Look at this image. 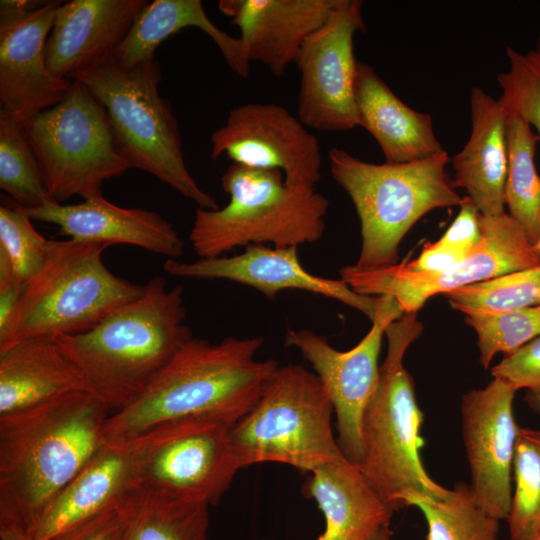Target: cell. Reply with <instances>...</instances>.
<instances>
[{
	"label": "cell",
	"mask_w": 540,
	"mask_h": 540,
	"mask_svg": "<svg viewBox=\"0 0 540 540\" xmlns=\"http://www.w3.org/2000/svg\"><path fill=\"white\" fill-rule=\"evenodd\" d=\"M444 296L467 315L498 314L540 305V265L464 286Z\"/></svg>",
	"instance_id": "1f68e13d"
},
{
	"label": "cell",
	"mask_w": 540,
	"mask_h": 540,
	"mask_svg": "<svg viewBox=\"0 0 540 540\" xmlns=\"http://www.w3.org/2000/svg\"><path fill=\"white\" fill-rule=\"evenodd\" d=\"M422 331L417 313H404L387 326L386 357L362 420V456L357 467L395 512L407 507L412 494L441 499L449 492L428 475L420 458L424 414L413 378L403 365L408 347Z\"/></svg>",
	"instance_id": "277c9868"
},
{
	"label": "cell",
	"mask_w": 540,
	"mask_h": 540,
	"mask_svg": "<svg viewBox=\"0 0 540 540\" xmlns=\"http://www.w3.org/2000/svg\"><path fill=\"white\" fill-rule=\"evenodd\" d=\"M525 399L528 405L540 414V388L528 390Z\"/></svg>",
	"instance_id": "7bdbcfd3"
},
{
	"label": "cell",
	"mask_w": 540,
	"mask_h": 540,
	"mask_svg": "<svg viewBox=\"0 0 540 540\" xmlns=\"http://www.w3.org/2000/svg\"><path fill=\"white\" fill-rule=\"evenodd\" d=\"M167 274L183 278L225 279L253 287L269 299L285 289H297L338 300L364 313L371 321L379 305V296L361 295L341 279H329L309 273L300 263L297 247L270 248L249 245L244 252L230 257L199 258L191 262L167 259Z\"/></svg>",
	"instance_id": "ac0fdd59"
},
{
	"label": "cell",
	"mask_w": 540,
	"mask_h": 540,
	"mask_svg": "<svg viewBox=\"0 0 540 540\" xmlns=\"http://www.w3.org/2000/svg\"><path fill=\"white\" fill-rule=\"evenodd\" d=\"M0 188L21 207L55 202L46 186L23 123L0 109Z\"/></svg>",
	"instance_id": "4dcf8cb0"
},
{
	"label": "cell",
	"mask_w": 540,
	"mask_h": 540,
	"mask_svg": "<svg viewBox=\"0 0 540 540\" xmlns=\"http://www.w3.org/2000/svg\"><path fill=\"white\" fill-rule=\"evenodd\" d=\"M361 7L359 0H339L301 47L297 117L308 128L341 132L358 126L353 38L366 30Z\"/></svg>",
	"instance_id": "5bb4252c"
},
{
	"label": "cell",
	"mask_w": 540,
	"mask_h": 540,
	"mask_svg": "<svg viewBox=\"0 0 540 540\" xmlns=\"http://www.w3.org/2000/svg\"><path fill=\"white\" fill-rule=\"evenodd\" d=\"M466 255L436 241L425 244L416 259L403 263L413 271L437 273L455 265Z\"/></svg>",
	"instance_id": "60d3db41"
},
{
	"label": "cell",
	"mask_w": 540,
	"mask_h": 540,
	"mask_svg": "<svg viewBox=\"0 0 540 540\" xmlns=\"http://www.w3.org/2000/svg\"><path fill=\"white\" fill-rule=\"evenodd\" d=\"M22 123L56 203L101 196L104 181L130 169L116 148L104 106L77 80L58 104Z\"/></svg>",
	"instance_id": "30bf717a"
},
{
	"label": "cell",
	"mask_w": 540,
	"mask_h": 540,
	"mask_svg": "<svg viewBox=\"0 0 540 540\" xmlns=\"http://www.w3.org/2000/svg\"><path fill=\"white\" fill-rule=\"evenodd\" d=\"M139 491L124 501L55 535L49 540H125L133 502Z\"/></svg>",
	"instance_id": "8d00e7d4"
},
{
	"label": "cell",
	"mask_w": 540,
	"mask_h": 540,
	"mask_svg": "<svg viewBox=\"0 0 540 540\" xmlns=\"http://www.w3.org/2000/svg\"><path fill=\"white\" fill-rule=\"evenodd\" d=\"M407 507L416 506L427 523V540H498L499 521L477 503L472 489L457 485L441 499L412 494Z\"/></svg>",
	"instance_id": "f546056e"
},
{
	"label": "cell",
	"mask_w": 540,
	"mask_h": 540,
	"mask_svg": "<svg viewBox=\"0 0 540 540\" xmlns=\"http://www.w3.org/2000/svg\"><path fill=\"white\" fill-rule=\"evenodd\" d=\"M506 137V205L509 215L522 226L534 245L540 238V176L534 161L539 137L528 122L514 113H507Z\"/></svg>",
	"instance_id": "83f0119b"
},
{
	"label": "cell",
	"mask_w": 540,
	"mask_h": 540,
	"mask_svg": "<svg viewBox=\"0 0 540 540\" xmlns=\"http://www.w3.org/2000/svg\"><path fill=\"white\" fill-rule=\"evenodd\" d=\"M514 492L507 518L511 540L540 533V431L519 427L513 460Z\"/></svg>",
	"instance_id": "d6a6232c"
},
{
	"label": "cell",
	"mask_w": 540,
	"mask_h": 540,
	"mask_svg": "<svg viewBox=\"0 0 540 540\" xmlns=\"http://www.w3.org/2000/svg\"><path fill=\"white\" fill-rule=\"evenodd\" d=\"M534 540H540V533L534 538Z\"/></svg>",
	"instance_id": "bcb514c9"
},
{
	"label": "cell",
	"mask_w": 540,
	"mask_h": 540,
	"mask_svg": "<svg viewBox=\"0 0 540 540\" xmlns=\"http://www.w3.org/2000/svg\"><path fill=\"white\" fill-rule=\"evenodd\" d=\"M81 390L79 373L53 338L24 339L0 351V416Z\"/></svg>",
	"instance_id": "484cf974"
},
{
	"label": "cell",
	"mask_w": 540,
	"mask_h": 540,
	"mask_svg": "<svg viewBox=\"0 0 540 540\" xmlns=\"http://www.w3.org/2000/svg\"><path fill=\"white\" fill-rule=\"evenodd\" d=\"M221 184L229 195L227 205L195 212L189 240L199 258L265 243L298 247L318 241L325 232L328 199L313 186L286 184L279 170L232 163Z\"/></svg>",
	"instance_id": "5b68a950"
},
{
	"label": "cell",
	"mask_w": 540,
	"mask_h": 540,
	"mask_svg": "<svg viewBox=\"0 0 540 540\" xmlns=\"http://www.w3.org/2000/svg\"><path fill=\"white\" fill-rule=\"evenodd\" d=\"M332 178L351 198L361 224L356 264L376 269L398 262V247L410 228L437 208L460 206L463 198L446 173L447 152L403 164H374L333 147Z\"/></svg>",
	"instance_id": "8992f818"
},
{
	"label": "cell",
	"mask_w": 540,
	"mask_h": 540,
	"mask_svg": "<svg viewBox=\"0 0 540 540\" xmlns=\"http://www.w3.org/2000/svg\"><path fill=\"white\" fill-rule=\"evenodd\" d=\"M263 343L262 337H228L219 343L192 337L140 397L108 417L104 444H126L161 424L186 418L237 422L278 367L273 359H256Z\"/></svg>",
	"instance_id": "7a4b0ae2"
},
{
	"label": "cell",
	"mask_w": 540,
	"mask_h": 540,
	"mask_svg": "<svg viewBox=\"0 0 540 540\" xmlns=\"http://www.w3.org/2000/svg\"><path fill=\"white\" fill-rule=\"evenodd\" d=\"M477 335L480 363L488 368L498 353L511 354L540 335V305L498 314L467 315Z\"/></svg>",
	"instance_id": "836d02e7"
},
{
	"label": "cell",
	"mask_w": 540,
	"mask_h": 540,
	"mask_svg": "<svg viewBox=\"0 0 540 540\" xmlns=\"http://www.w3.org/2000/svg\"><path fill=\"white\" fill-rule=\"evenodd\" d=\"M210 142L212 159L226 155L234 164L279 170L288 185L314 187L321 179L318 139L283 106H237L212 133Z\"/></svg>",
	"instance_id": "9a60e30c"
},
{
	"label": "cell",
	"mask_w": 540,
	"mask_h": 540,
	"mask_svg": "<svg viewBox=\"0 0 540 540\" xmlns=\"http://www.w3.org/2000/svg\"><path fill=\"white\" fill-rule=\"evenodd\" d=\"M339 0H220L218 9L240 29L245 59L282 77L305 40L321 27Z\"/></svg>",
	"instance_id": "ffe728a7"
},
{
	"label": "cell",
	"mask_w": 540,
	"mask_h": 540,
	"mask_svg": "<svg viewBox=\"0 0 540 540\" xmlns=\"http://www.w3.org/2000/svg\"><path fill=\"white\" fill-rule=\"evenodd\" d=\"M1 540H33V536L24 528L15 524H0Z\"/></svg>",
	"instance_id": "b9f144b4"
},
{
	"label": "cell",
	"mask_w": 540,
	"mask_h": 540,
	"mask_svg": "<svg viewBox=\"0 0 540 540\" xmlns=\"http://www.w3.org/2000/svg\"><path fill=\"white\" fill-rule=\"evenodd\" d=\"M367 540H392L389 526L382 527Z\"/></svg>",
	"instance_id": "ee69618b"
},
{
	"label": "cell",
	"mask_w": 540,
	"mask_h": 540,
	"mask_svg": "<svg viewBox=\"0 0 540 540\" xmlns=\"http://www.w3.org/2000/svg\"><path fill=\"white\" fill-rule=\"evenodd\" d=\"M480 240V212L469 197H463L458 215L438 241L463 254H468Z\"/></svg>",
	"instance_id": "f35d334b"
},
{
	"label": "cell",
	"mask_w": 540,
	"mask_h": 540,
	"mask_svg": "<svg viewBox=\"0 0 540 540\" xmlns=\"http://www.w3.org/2000/svg\"><path fill=\"white\" fill-rule=\"evenodd\" d=\"M19 207L32 220L56 225L59 233L68 239L106 247L133 245L168 259L183 254L184 241L159 213L120 207L103 195L78 204L51 202L36 208Z\"/></svg>",
	"instance_id": "44dd1931"
},
{
	"label": "cell",
	"mask_w": 540,
	"mask_h": 540,
	"mask_svg": "<svg viewBox=\"0 0 540 540\" xmlns=\"http://www.w3.org/2000/svg\"><path fill=\"white\" fill-rule=\"evenodd\" d=\"M480 227L479 244L444 271H413L403 262L376 269L348 265L340 269V279L358 294L391 296L403 313H417L436 294L540 265V253L509 214H480Z\"/></svg>",
	"instance_id": "7c38bea8"
},
{
	"label": "cell",
	"mask_w": 540,
	"mask_h": 540,
	"mask_svg": "<svg viewBox=\"0 0 540 540\" xmlns=\"http://www.w3.org/2000/svg\"><path fill=\"white\" fill-rule=\"evenodd\" d=\"M310 474L303 491L315 500L326 524L318 540H367L389 526L395 511L346 457L321 465Z\"/></svg>",
	"instance_id": "d4e9b609"
},
{
	"label": "cell",
	"mask_w": 540,
	"mask_h": 540,
	"mask_svg": "<svg viewBox=\"0 0 540 540\" xmlns=\"http://www.w3.org/2000/svg\"><path fill=\"white\" fill-rule=\"evenodd\" d=\"M379 298L371 329L350 350L339 351L310 330L285 334V345L300 351L320 379L336 415L339 447L355 465L362 456L363 415L379 382L382 338L387 326L404 314L393 297Z\"/></svg>",
	"instance_id": "4fadbf2b"
},
{
	"label": "cell",
	"mask_w": 540,
	"mask_h": 540,
	"mask_svg": "<svg viewBox=\"0 0 540 540\" xmlns=\"http://www.w3.org/2000/svg\"><path fill=\"white\" fill-rule=\"evenodd\" d=\"M105 248L72 239H50L44 264L27 284L0 351L24 339L86 332L141 297L145 285L131 283L105 266Z\"/></svg>",
	"instance_id": "9c48e42d"
},
{
	"label": "cell",
	"mask_w": 540,
	"mask_h": 540,
	"mask_svg": "<svg viewBox=\"0 0 540 540\" xmlns=\"http://www.w3.org/2000/svg\"><path fill=\"white\" fill-rule=\"evenodd\" d=\"M61 1L42 2L20 12H0L1 109L25 121L58 104L72 80L54 75L46 62V41Z\"/></svg>",
	"instance_id": "e0dca14e"
},
{
	"label": "cell",
	"mask_w": 540,
	"mask_h": 540,
	"mask_svg": "<svg viewBox=\"0 0 540 540\" xmlns=\"http://www.w3.org/2000/svg\"><path fill=\"white\" fill-rule=\"evenodd\" d=\"M333 412L315 373L301 365H278L254 406L230 430L241 469L274 462L311 473L343 457L333 434Z\"/></svg>",
	"instance_id": "ba28073f"
},
{
	"label": "cell",
	"mask_w": 540,
	"mask_h": 540,
	"mask_svg": "<svg viewBox=\"0 0 540 540\" xmlns=\"http://www.w3.org/2000/svg\"><path fill=\"white\" fill-rule=\"evenodd\" d=\"M189 27L200 29L214 41L235 74L248 76L250 63L243 55L240 39L216 26L200 0L148 2L117 48L114 59L123 68H132L154 60L156 49L165 39Z\"/></svg>",
	"instance_id": "4316f807"
},
{
	"label": "cell",
	"mask_w": 540,
	"mask_h": 540,
	"mask_svg": "<svg viewBox=\"0 0 540 540\" xmlns=\"http://www.w3.org/2000/svg\"><path fill=\"white\" fill-rule=\"evenodd\" d=\"M27 284L15 275L0 279V348L9 337Z\"/></svg>",
	"instance_id": "ab89813d"
},
{
	"label": "cell",
	"mask_w": 540,
	"mask_h": 540,
	"mask_svg": "<svg viewBox=\"0 0 540 540\" xmlns=\"http://www.w3.org/2000/svg\"><path fill=\"white\" fill-rule=\"evenodd\" d=\"M355 104L358 126L375 138L386 163H409L445 152L431 116L403 103L371 66L359 61Z\"/></svg>",
	"instance_id": "603a6c76"
},
{
	"label": "cell",
	"mask_w": 540,
	"mask_h": 540,
	"mask_svg": "<svg viewBox=\"0 0 540 540\" xmlns=\"http://www.w3.org/2000/svg\"><path fill=\"white\" fill-rule=\"evenodd\" d=\"M109 416L86 390L0 416V523L34 538L47 508L104 445Z\"/></svg>",
	"instance_id": "6da1fadb"
},
{
	"label": "cell",
	"mask_w": 540,
	"mask_h": 540,
	"mask_svg": "<svg viewBox=\"0 0 540 540\" xmlns=\"http://www.w3.org/2000/svg\"><path fill=\"white\" fill-rule=\"evenodd\" d=\"M516 389L494 378L461 400L462 435L478 505L498 520H507L512 502L516 424Z\"/></svg>",
	"instance_id": "2e32d148"
},
{
	"label": "cell",
	"mask_w": 540,
	"mask_h": 540,
	"mask_svg": "<svg viewBox=\"0 0 540 540\" xmlns=\"http://www.w3.org/2000/svg\"><path fill=\"white\" fill-rule=\"evenodd\" d=\"M208 506L206 502L139 492L125 540H207Z\"/></svg>",
	"instance_id": "f1b7e54d"
},
{
	"label": "cell",
	"mask_w": 540,
	"mask_h": 540,
	"mask_svg": "<svg viewBox=\"0 0 540 540\" xmlns=\"http://www.w3.org/2000/svg\"><path fill=\"white\" fill-rule=\"evenodd\" d=\"M183 288L161 276L145 292L94 328L54 341L79 373L86 390L111 413L132 404L192 338L185 323Z\"/></svg>",
	"instance_id": "3957f363"
},
{
	"label": "cell",
	"mask_w": 540,
	"mask_h": 540,
	"mask_svg": "<svg viewBox=\"0 0 540 540\" xmlns=\"http://www.w3.org/2000/svg\"><path fill=\"white\" fill-rule=\"evenodd\" d=\"M136 491L132 442L104 444L47 508L33 540H49Z\"/></svg>",
	"instance_id": "cb8c5ba5"
},
{
	"label": "cell",
	"mask_w": 540,
	"mask_h": 540,
	"mask_svg": "<svg viewBox=\"0 0 540 540\" xmlns=\"http://www.w3.org/2000/svg\"><path fill=\"white\" fill-rule=\"evenodd\" d=\"M494 378L516 390L540 388V335L505 357L492 368Z\"/></svg>",
	"instance_id": "74e56055"
},
{
	"label": "cell",
	"mask_w": 540,
	"mask_h": 540,
	"mask_svg": "<svg viewBox=\"0 0 540 540\" xmlns=\"http://www.w3.org/2000/svg\"><path fill=\"white\" fill-rule=\"evenodd\" d=\"M161 78L156 59L123 68L112 58L72 80L84 84L104 106L116 148L130 168L152 174L200 208L217 210L215 198L186 166L178 121L159 93Z\"/></svg>",
	"instance_id": "52a82bcc"
},
{
	"label": "cell",
	"mask_w": 540,
	"mask_h": 540,
	"mask_svg": "<svg viewBox=\"0 0 540 540\" xmlns=\"http://www.w3.org/2000/svg\"><path fill=\"white\" fill-rule=\"evenodd\" d=\"M147 0H72L58 7L46 41L56 76L76 75L114 58Z\"/></svg>",
	"instance_id": "d6986e66"
},
{
	"label": "cell",
	"mask_w": 540,
	"mask_h": 540,
	"mask_svg": "<svg viewBox=\"0 0 540 540\" xmlns=\"http://www.w3.org/2000/svg\"><path fill=\"white\" fill-rule=\"evenodd\" d=\"M31 218L14 202L0 206V252L14 275L28 284L44 264L49 240L32 225Z\"/></svg>",
	"instance_id": "e575fe53"
},
{
	"label": "cell",
	"mask_w": 540,
	"mask_h": 540,
	"mask_svg": "<svg viewBox=\"0 0 540 540\" xmlns=\"http://www.w3.org/2000/svg\"><path fill=\"white\" fill-rule=\"evenodd\" d=\"M535 249L540 253V238L538 241L534 244Z\"/></svg>",
	"instance_id": "f6af8a7d"
},
{
	"label": "cell",
	"mask_w": 540,
	"mask_h": 540,
	"mask_svg": "<svg viewBox=\"0 0 540 540\" xmlns=\"http://www.w3.org/2000/svg\"><path fill=\"white\" fill-rule=\"evenodd\" d=\"M236 422L194 417L161 424L132 442L138 491L215 505L241 469L230 442Z\"/></svg>",
	"instance_id": "8fae6325"
},
{
	"label": "cell",
	"mask_w": 540,
	"mask_h": 540,
	"mask_svg": "<svg viewBox=\"0 0 540 540\" xmlns=\"http://www.w3.org/2000/svg\"><path fill=\"white\" fill-rule=\"evenodd\" d=\"M510 68L498 76V99L507 113L522 117L538 132L540 140V37L535 50L522 54L508 47Z\"/></svg>",
	"instance_id": "d590c367"
},
{
	"label": "cell",
	"mask_w": 540,
	"mask_h": 540,
	"mask_svg": "<svg viewBox=\"0 0 540 540\" xmlns=\"http://www.w3.org/2000/svg\"><path fill=\"white\" fill-rule=\"evenodd\" d=\"M470 137L452 160L454 187H462L480 214L498 216L506 205L508 171L507 112L499 100L479 87L470 95Z\"/></svg>",
	"instance_id": "7402d4cb"
}]
</instances>
